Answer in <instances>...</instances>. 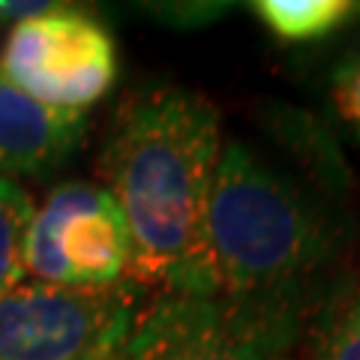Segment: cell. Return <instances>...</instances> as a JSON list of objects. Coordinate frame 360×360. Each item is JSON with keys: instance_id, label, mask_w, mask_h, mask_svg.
<instances>
[{"instance_id": "cell-9", "label": "cell", "mask_w": 360, "mask_h": 360, "mask_svg": "<svg viewBox=\"0 0 360 360\" xmlns=\"http://www.w3.org/2000/svg\"><path fill=\"white\" fill-rule=\"evenodd\" d=\"M252 9L279 42L324 39L360 15L354 0H258Z\"/></svg>"}, {"instance_id": "cell-4", "label": "cell", "mask_w": 360, "mask_h": 360, "mask_svg": "<svg viewBox=\"0 0 360 360\" xmlns=\"http://www.w3.org/2000/svg\"><path fill=\"white\" fill-rule=\"evenodd\" d=\"M139 315L129 283L108 291L21 283L0 295V360H120Z\"/></svg>"}, {"instance_id": "cell-10", "label": "cell", "mask_w": 360, "mask_h": 360, "mask_svg": "<svg viewBox=\"0 0 360 360\" xmlns=\"http://www.w3.org/2000/svg\"><path fill=\"white\" fill-rule=\"evenodd\" d=\"M33 198L15 180H0V295L21 285L25 276V240L33 219Z\"/></svg>"}, {"instance_id": "cell-1", "label": "cell", "mask_w": 360, "mask_h": 360, "mask_svg": "<svg viewBox=\"0 0 360 360\" xmlns=\"http://www.w3.org/2000/svg\"><path fill=\"white\" fill-rule=\"evenodd\" d=\"M222 148L219 111L195 90H150L120 115L103 174L105 193L129 225V283L160 295H198L205 219Z\"/></svg>"}, {"instance_id": "cell-3", "label": "cell", "mask_w": 360, "mask_h": 360, "mask_svg": "<svg viewBox=\"0 0 360 360\" xmlns=\"http://www.w3.org/2000/svg\"><path fill=\"white\" fill-rule=\"evenodd\" d=\"M297 330L300 297L160 295L139 315L120 360H295Z\"/></svg>"}, {"instance_id": "cell-11", "label": "cell", "mask_w": 360, "mask_h": 360, "mask_svg": "<svg viewBox=\"0 0 360 360\" xmlns=\"http://www.w3.org/2000/svg\"><path fill=\"white\" fill-rule=\"evenodd\" d=\"M333 105L348 123H354V127L360 129V60L348 63L345 70L336 75Z\"/></svg>"}, {"instance_id": "cell-2", "label": "cell", "mask_w": 360, "mask_h": 360, "mask_svg": "<svg viewBox=\"0 0 360 360\" xmlns=\"http://www.w3.org/2000/svg\"><path fill=\"white\" fill-rule=\"evenodd\" d=\"M330 255V229L300 189L238 141L222 148L205 219L198 295L300 297Z\"/></svg>"}, {"instance_id": "cell-12", "label": "cell", "mask_w": 360, "mask_h": 360, "mask_svg": "<svg viewBox=\"0 0 360 360\" xmlns=\"http://www.w3.org/2000/svg\"><path fill=\"white\" fill-rule=\"evenodd\" d=\"M54 6L58 4H51V0H0V21H13V25H18V21L42 15Z\"/></svg>"}, {"instance_id": "cell-13", "label": "cell", "mask_w": 360, "mask_h": 360, "mask_svg": "<svg viewBox=\"0 0 360 360\" xmlns=\"http://www.w3.org/2000/svg\"><path fill=\"white\" fill-rule=\"evenodd\" d=\"M357 51H360V39H357Z\"/></svg>"}, {"instance_id": "cell-8", "label": "cell", "mask_w": 360, "mask_h": 360, "mask_svg": "<svg viewBox=\"0 0 360 360\" xmlns=\"http://www.w3.org/2000/svg\"><path fill=\"white\" fill-rule=\"evenodd\" d=\"M295 360H360V267L315 315Z\"/></svg>"}, {"instance_id": "cell-5", "label": "cell", "mask_w": 360, "mask_h": 360, "mask_svg": "<svg viewBox=\"0 0 360 360\" xmlns=\"http://www.w3.org/2000/svg\"><path fill=\"white\" fill-rule=\"evenodd\" d=\"M132 238L105 186L60 184L33 210L25 274L42 285L108 291L129 283Z\"/></svg>"}, {"instance_id": "cell-7", "label": "cell", "mask_w": 360, "mask_h": 360, "mask_svg": "<svg viewBox=\"0 0 360 360\" xmlns=\"http://www.w3.org/2000/svg\"><path fill=\"white\" fill-rule=\"evenodd\" d=\"M84 129V115L42 105L0 72V180L60 168L82 144Z\"/></svg>"}, {"instance_id": "cell-6", "label": "cell", "mask_w": 360, "mask_h": 360, "mask_svg": "<svg viewBox=\"0 0 360 360\" xmlns=\"http://www.w3.org/2000/svg\"><path fill=\"white\" fill-rule=\"evenodd\" d=\"M0 72L37 103L84 115L117 78V45L96 15L58 4L13 25Z\"/></svg>"}]
</instances>
